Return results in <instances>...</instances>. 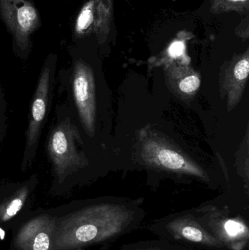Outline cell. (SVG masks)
Wrapping results in <instances>:
<instances>
[{
    "label": "cell",
    "mask_w": 249,
    "mask_h": 250,
    "mask_svg": "<svg viewBox=\"0 0 249 250\" xmlns=\"http://www.w3.org/2000/svg\"><path fill=\"white\" fill-rule=\"evenodd\" d=\"M45 151L54 187H71L87 174L90 167L89 153L65 102L56 105L55 118L47 135Z\"/></svg>",
    "instance_id": "6da1fadb"
},
{
    "label": "cell",
    "mask_w": 249,
    "mask_h": 250,
    "mask_svg": "<svg viewBox=\"0 0 249 250\" xmlns=\"http://www.w3.org/2000/svg\"><path fill=\"white\" fill-rule=\"evenodd\" d=\"M58 92L64 94L83 145L96 138L99 121L98 76L94 66L81 56L74 54L71 65L61 69L57 76Z\"/></svg>",
    "instance_id": "7a4b0ae2"
},
{
    "label": "cell",
    "mask_w": 249,
    "mask_h": 250,
    "mask_svg": "<svg viewBox=\"0 0 249 250\" xmlns=\"http://www.w3.org/2000/svg\"><path fill=\"white\" fill-rule=\"evenodd\" d=\"M57 57L50 54L41 68L36 88L29 105L28 125L20 163V170L26 172L35 162L42 131L52 108L57 83Z\"/></svg>",
    "instance_id": "3957f363"
},
{
    "label": "cell",
    "mask_w": 249,
    "mask_h": 250,
    "mask_svg": "<svg viewBox=\"0 0 249 250\" xmlns=\"http://www.w3.org/2000/svg\"><path fill=\"white\" fill-rule=\"evenodd\" d=\"M0 10L13 35L16 54L26 60L30 53L31 35L39 23L36 8L26 0H0Z\"/></svg>",
    "instance_id": "277c9868"
},
{
    "label": "cell",
    "mask_w": 249,
    "mask_h": 250,
    "mask_svg": "<svg viewBox=\"0 0 249 250\" xmlns=\"http://www.w3.org/2000/svg\"><path fill=\"white\" fill-rule=\"evenodd\" d=\"M197 221L231 250H244L249 242L248 226L241 217L225 215L215 207L199 210Z\"/></svg>",
    "instance_id": "5b68a950"
},
{
    "label": "cell",
    "mask_w": 249,
    "mask_h": 250,
    "mask_svg": "<svg viewBox=\"0 0 249 250\" xmlns=\"http://www.w3.org/2000/svg\"><path fill=\"white\" fill-rule=\"evenodd\" d=\"M142 153L144 160L153 166L169 171L205 178L204 172L194 162L162 138H146L143 141Z\"/></svg>",
    "instance_id": "8992f818"
},
{
    "label": "cell",
    "mask_w": 249,
    "mask_h": 250,
    "mask_svg": "<svg viewBox=\"0 0 249 250\" xmlns=\"http://www.w3.org/2000/svg\"><path fill=\"white\" fill-rule=\"evenodd\" d=\"M168 233L174 239L209 248H222L224 245L211 234L192 215L175 217L165 226Z\"/></svg>",
    "instance_id": "52a82bcc"
},
{
    "label": "cell",
    "mask_w": 249,
    "mask_h": 250,
    "mask_svg": "<svg viewBox=\"0 0 249 250\" xmlns=\"http://www.w3.org/2000/svg\"><path fill=\"white\" fill-rule=\"evenodd\" d=\"M249 73V51L238 57L227 71L225 86L230 108H233L241 98Z\"/></svg>",
    "instance_id": "ba28073f"
},
{
    "label": "cell",
    "mask_w": 249,
    "mask_h": 250,
    "mask_svg": "<svg viewBox=\"0 0 249 250\" xmlns=\"http://www.w3.org/2000/svg\"><path fill=\"white\" fill-rule=\"evenodd\" d=\"M113 0H94L92 32L100 43H104L108 39L113 19Z\"/></svg>",
    "instance_id": "9c48e42d"
},
{
    "label": "cell",
    "mask_w": 249,
    "mask_h": 250,
    "mask_svg": "<svg viewBox=\"0 0 249 250\" xmlns=\"http://www.w3.org/2000/svg\"><path fill=\"white\" fill-rule=\"evenodd\" d=\"M93 9L94 0H89L79 12L75 25L76 35H83L92 32Z\"/></svg>",
    "instance_id": "30bf717a"
},
{
    "label": "cell",
    "mask_w": 249,
    "mask_h": 250,
    "mask_svg": "<svg viewBox=\"0 0 249 250\" xmlns=\"http://www.w3.org/2000/svg\"><path fill=\"white\" fill-rule=\"evenodd\" d=\"M249 0H211V10L213 13L235 11L245 13L249 11Z\"/></svg>",
    "instance_id": "8fae6325"
},
{
    "label": "cell",
    "mask_w": 249,
    "mask_h": 250,
    "mask_svg": "<svg viewBox=\"0 0 249 250\" xmlns=\"http://www.w3.org/2000/svg\"><path fill=\"white\" fill-rule=\"evenodd\" d=\"M7 103L2 86L0 85V152L1 145L7 134Z\"/></svg>",
    "instance_id": "7c38bea8"
},
{
    "label": "cell",
    "mask_w": 249,
    "mask_h": 250,
    "mask_svg": "<svg viewBox=\"0 0 249 250\" xmlns=\"http://www.w3.org/2000/svg\"><path fill=\"white\" fill-rule=\"evenodd\" d=\"M200 83L201 82L200 78L195 73H192L187 75L178 83V89L183 93L190 95L198 89Z\"/></svg>",
    "instance_id": "4fadbf2b"
},
{
    "label": "cell",
    "mask_w": 249,
    "mask_h": 250,
    "mask_svg": "<svg viewBox=\"0 0 249 250\" xmlns=\"http://www.w3.org/2000/svg\"><path fill=\"white\" fill-rule=\"evenodd\" d=\"M184 50H185V44L184 41L177 40L170 45L168 49V54L172 58H178L184 54Z\"/></svg>",
    "instance_id": "5bb4252c"
},
{
    "label": "cell",
    "mask_w": 249,
    "mask_h": 250,
    "mask_svg": "<svg viewBox=\"0 0 249 250\" xmlns=\"http://www.w3.org/2000/svg\"><path fill=\"white\" fill-rule=\"evenodd\" d=\"M49 248V238L45 233H40L35 238L34 250H48Z\"/></svg>",
    "instance_id": "9a60e30c"
},
{
    "label": "cell",
    "mask_w": 249,
    "mask_h": 250,
    "mask_svg": "<svg viewBox=\"0 0 249 250\" xmlns=\"http://www.w3.org/2000/svg\"><path fill=\"white\" fill-rule=\"evenodd\" d=\"M4 232L2 230H1V229H0V238H1V239H4Z\"/></svg>",
    "instance_id": "2e32d148"
}]
</instances>
